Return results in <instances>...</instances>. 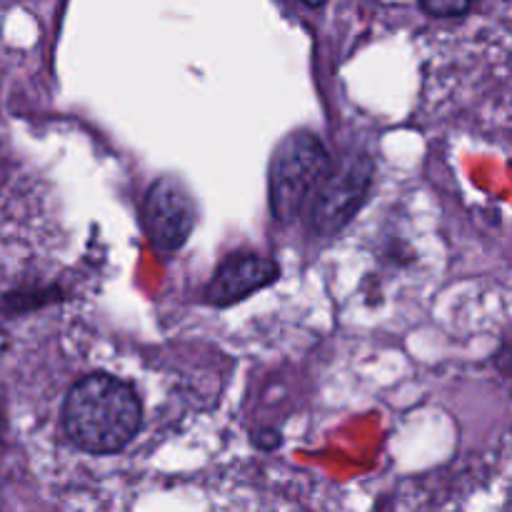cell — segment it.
Wrapping results in <instances>:
<instances>
[{"instance_id": "6da1fadb", "label": "cell", "mask_w": 512, "mask_h": 512, "mask_svg": "<svg viewBox=\"0 0 512 512\" xmlns=\"http://www.w3.org/2000/svg\"><path fill=\"white\" fill-rule=\"evenodd\" d=\"M143 408L123 380L93 373L70 388L63 405V428L70 443L93 455L123 450L138 435Z\"/></svg>"}, {"instance_id": "3957f363", "label": "cell", "mask_w": 512, "mask_h": 512, "mask_svg": "<svg viewBox=\"0 0 512 512\" xmlns=\"http://www.w3.org/2000/svg\"><path fill=\"white\" fill-rule=\"evenodd\" d=\"M373 160L368 155H350L338 170H330L310 205V225L318 235H335L353 220L373 183Z\"/></svg>"}, {"instance_id": "7a4b0ae2", "label": "cell", "mask_w": 512, "mask_h": 512, "mask_svg": "<svg viewBox=\"0 0 512 512\" xmlns=\"http://www.w3.org/2000/svg\"><path fill=\"white\" fill-rule=\"evenodd\" d=\"M330 175L328 150L313 133H290L278 145L270 168V210L275 220L290 223L315 198Z\"/></svg>"}, {"instance_id": "5b68a950", "label": "cell", "mask_w": 512, "mask_h": 512, "mask_svg": "<svg viewBox=\"0 0 512 512\" xmlns=\"http://www.w3.org/2000/svg\"><path fill=\"white\" fill-rule=\"evenodd\" d=\"M278 273L280 268L275 260L255 253H235L218 265L213 280L205 288V298L213 305H233L273 283Z\"/></svg>"}, {"instance_id": "8992f818", "label": "cell", "mask_w": 512, "mask_h": 512, "mask_svg": "<svg viewBox=\"0 0 512 512\" xmlns=\"http://www.w3.org/2000/svg\"><path fill=\"white\" fill-rule=\"evenodd\" d=\"M425 13L438 15V18H455V15L468 13L473 0H420Z\"/></svg>"}, {"instance_id": "52a82bcc", "label": "cell", "mask_w": 512, "mask_h": 512, "mask_svg": "<svg viewBox=\"0 0 512 512\" xmlns=\"http://www.w3.org/2000/svg\"><path fill=\"white\" fill-rule=\"evenodd\" d=\"M305 5H310V8H318V5H323L325 0H303Z\"/></svg>"}, {"instance_id": "277c9868", "label": "cell", "mask_w": 512, "mask_h": 512, "mask_svg": "<svg viewBox=\"0 0 512 512\" xmlns=\"http://www.w3.org/2000/svg\"><path fill=\"white\" fill-rule=\"evenodd\" d=\"M143 228L150 243L163 253L183 248L195 228V203L188 188L173 175L158 178L143 200Z\"/></svg>"}]
</instances>
